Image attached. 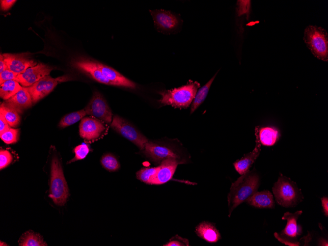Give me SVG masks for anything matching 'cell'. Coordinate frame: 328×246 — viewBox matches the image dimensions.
I'll return each mask as SVG.
<instances>
[{"mask_svg": "<svg viewBox=\"0 0 328 246\" xmlns=\"http://www.w3.org/2000/svg\"><path fill=\"white\" fill-rule=\"evenodd\" d=\"M259 185V176L254 172L249 171L232 183L227 195L229 217L236 207L257 191Z\"/></svg>", "mask_w": 328, "mask_h": 246, "instance_id": "obj_1", "label": "cell"}, {"mask_svg": "<svg viewBox=\"0 0 328 246\" xmlns=\"http://www.w3.org/2000/svg\"><path fill=\"white\" fill-rule=\"evenodd\" d=\"M200 83L189 80L186 85L159 92L162 98L159 100L164 105H170L176 108L186 109L194 98Z\"/></svg>", "mask_w": 328, "mask_h": 246, "instance_id": "obj_2", "label": "cell"}, {"mask_svg": "<svg viewBox=\"0 0 328 246\" xmlns=\"http://www.w3.org/2000/svg\"><path fill=\"white\" fill-rule=\"evenodd\" d=\"M303 40L315 57L328 62V34L325 28L317 26H307L304 31Z\"/></svg>", "mask_w": 328, "mask_h": 246, "instance_id": "obj_3", "label": "cell"}, {"mask_svg": "<svg viewBox=\"0 0 328 246\" xmlns=\"http://www.w3.org/2000/svg\"><path fill=\"white\" fill-rule=\"evenodd\" d=\"M68 196V188L60 162L55 156L51 163L49 196L55 204L62 206L65 203Z\"/></svg>", "mask_w": 328, "mask_h": 246, "instance_id": "obj_4", "label": "cell"}, {"mask_svg": "<svg viewBox=\"0 0 328 246\" xmlns=\"http://www.w3.org/2000/svg\"><path fill=\"white\" fill-rule=\"evenodd\" d=\"M278 204L285 207L297 205L301 199V193L295 183L281 175L273 188Z\"/></svg>", "mask_w": 328, "mask_h": 246, "instance_id": "obj_5", "label": "cell"}, {"mask_svg": "<svg viewBox=\"0 0 328 246\" xmlns=\"http://www.w3.org/2000/svg\"><path fill=\"white\" fill-rule=\"evenodd\" d=\"M110 127L120 135L143 150L148 139L130 123L118 115L112 118Z\"/></svg>", "mask_w": 328, "mask_h": 246, "instance_id": "obj_6", "label": "cell"}, {"mask_svg": "<svg viewBox=\"0 0 328 246\" xmlns=\"http://www.w3.org/2000/svg\"><path fill=\"white\" fill-rule=\"evenodd\" d=\"M87 115L93 117L104 123L110 124L112 120L111 110L103 95L95 91L90 101L84 108Z\"/></svg>", "mask_w": 328, "mask_h": 246, "instance_id": "obj_7", "label": "cell"}, {"mask_svg": "<svg viewBox=\"0 0 328 246\" xmlns=\"http://www.w3.org/2000/svg\"><path fill=\"white\" fill-rule=\"evenodd\" d=\"M301 213V211H298L295 213L286 212L284 214L282 219L287 220L286 227L280 235L274 234L279 241L286 245L293 246L292 242L302 232L301 226L297 222V219Z\"/></svg>", "mask_w": 328, "mask_h": 246, "instance_id": "obj_8", "label": "cell"}, {"mask_svg": "<svg viewBox=\"0 0 328 246\" xmlns=\"http://www.w3.org/2000/svg\"><path fill=\"white\" fill-rule=\"evenodd\" d=\"M142 151L147 158L157 164L168 158L181 159L179 154L171 147L154 142L148 141Z\"/></svg>", "mask_w": 328, "mask_h": 246, "instance_id": "obj_9", "label": "cell"}, {"mask_svg": "<svg viewBox=\"0 0 328 246\" xmlns=\"http://www.w3.org/2000/svg\"><path fill=\"white\" fill-rule=\"evenodd\" d=\"M60 80L59 78H53L48 75L27 87L31 96L32 104H35L50 93Z\"/></svg>", "mask_w": 328, "mask_h": 246, "instance_id": "obj_10", "label": "cell"}, {"mask_svg": "<svg viewBox=\"0 0 328 246\" xmlns=\"http://www.w3.org/2000/svg\"><path fill=\"white\" fill-rule=\"evenodd\" d=\"M53 68L41 63L28 68L24 73L19 74L16 79L20 84L28 87L33 84L42 78L49 75Z\"/></svg>", "mask_w": 328, "mask_h": 246, "instance_id": "obj_11", "label": "cell"}, {"mask_svg": "<svg viewBox=\"0 0 328 246\" xmlns=\"http://www.w3.org/2000/svg\"><path fill=\"white\" fill-rule=\"evenodd\" d=\"M3 59L7 69L20 74L28 68L35 66L37 62L27 55V54H3Z\"/></svg>", "mask_w": 328, "mask_h": 246, "instance_id": "obj_12", "label": "cell"}, {"mask_svg": "<svg viewBox=\"0 0 328 246\" xmlns=\"http://www.w3.org/2000/svg\"><path fill=\"white\" fill-rule=\"evenodd\" d=\"M103 123L92 116L82 118L79 125L81 137L88 140L98 138L106 129Z\"/></svg>", "mask_w": 328, "mask_h": 246, "instance_id": "obj_13", "label": "cell"}, {"mask_svg": "<svg viewBox=\"0 0 328 246\" xmlns=\"http://www.w3.org/2000/svg\"><path fill=\"white\" fill-rule=\"evenodd\" d=\"M72 64L77 69L96 81L105 84L113 85L110 81L103 76L97 65L96 61L85 58H80L74 60Z\"/></svg>", "mask_w": 328, "mask_h": 246, "instance_id": "obj_14", "label": "cell"}, {"mask_svg": "<svg viewBox=\"0 0 328 246\" xmlns=\"http://www.w3.org/2000/svg\"><path fill=\"white\" fill-rule=\"evenodd\" d=\"M183 163L180 160L168 158L163 161L159 166L151 185H161L171 180L179 164Z\"/></svg>", "mask_w": 328, "mask_h": 246, "instance_id": "obj_15", "label": "cell"}, {"mask_svg": "<svg viewBox=\"0 0 328 246\" xmlns=\"http://www.w3.org/2000/svg\"><path fill=\"white\" fill-rule=\"evenodd\" d=\"M155 26L159 29L170 31L175 29L179 21L175 15L170 11L162 9L150 10Z\"/></svg>", "mask_w": 328, "mask_h": 246, "instance_id": "obj_16", "label": "cell"}, {"mask_svg": "<svg viewBox=\"0 0 328 246\" xmlns=\"http://www.w3.org/2000/svg\"><path fill=\"white\" fill-rule=\"evenodd\" d=\"M258 127L259 126H257L255 129L256 145L253 150L251 152L245 154L240 160L233 164L236 170L241 175L249 171V168L259 155L261 151V143L258 137Z\"/></svg>", "mask_w": 328, "mask_h": 246, "instance_id": "obj_17", "label": "cell"}, {"mask_svg": "<svg viewBox=\"0 0 328 246\" xmlns=\"http://www.w3.org/2000/svg\"><path fill=\"white\" fill-rule=\"evenodd\" d=\"M3 102L19 113H22L24 110L31 107L32 105L31 96L27 87L24 86H22L17 93Z\"/></svg>", "mask_w": 328, "mask_h": 246, "instance_id": "obj_18", "label": "cell"}, {"mask_svg": "<svg viewBox=\"0 0 328 246\" xmlns=\"http://www.w3.org/2000/svg\"><path fill=\"white\" fill-rule=\"evenodd\" d=\"M99 70L108 80L110 81L113 85L135 88L136 83L129 80L114 69L103 63L96 61Z\"/></svg>", "mask_w": 328, "mask_h": 246, "instance_id": "obj_19", "label": "cell"}, {"mask_svg": "<svg viewBox=\"0 0 328 246\" xmlns=\"http://www.w3.org/2000/svg\"><path fill=\"white\" fill-rule=\"evenodd\" d=\"M197 235L205 241L213 243L218 242L220 239L219 232L212 223L203 221L195 228Z\"/></svg>", "mask_w": 328, "mask_h": 246, "instance_id": "obj_20", "label": "cell"}, {"mask_svg": "<svg viewBox=\"0 0 328 246\" xmlns=\"http://www.w3.org/2000/svg\"><path fill=\"white\" fill-rule=\"evenodd\" d=\"M246 201L249 205L257 208H273L274 207L273 196L267 190L256 191Z\"/></svg>", "mask_w": 328, "mask_h": 246, "instance_id": "obj_21", "label": "cell"}, {"mask_svg": "<svg viewBox=\"0 0 328 246\" xmlns=\"http://www.w3.org/2000/svg\"><path fill=\"white\" fill-rule=\"evenodd\" d=\"M259 127L258 137L261 144L265 146H272L278 141L280 134L276 128L273 127Z\"/></svg>", "mask_w": 328, "mask_h": 246, "instance_id": "obj_22", "label": "cell"}, {"mask_svg": "<svg viewBox=\"0 0 328 246\" xmlns=\"http://www.w3.org/2000/svg\"><path fill=\"white\" fill-rule=\"evenodd\" d=\"M22 87L16 80L7 81L0 84V96L4 101L8 100L17 93Z\"/></svg>", "mask_w": 328, "mask_h": 246, "instance_id": "obj_23", "label": "cell"}, {"mask_svg": "<svg viewBox=\"0 0 328 246\" xmlns=\"http://www.w3.org/2000/svg\"><path fill=\"white\" fill-rule=\"evenodd\" d=\"M0 114L4 116L10 127H16L19 125L21 120L19 113L4 102L0 105Z\"/></svg>", "mask_w": 328, "mask_h": 246, "instance_id": "obj_24", "label": "cell"}, {"mask_svg": "<svg viewBox=\"0 0 328 246\" xmlns=\"http://www.w3.org/2000/svg\"><path fill=\"white\" fill-rule=\"evenodd\" d=\"M217 74L218 72L209 82L199 88L198 91H197L191 106V113H193L205 100L208 93L210 86Z\"/></svg>", "mask_w": 328, "mask_h": 246, "instance_id": "obj_25", "label": "cell"}, {"mask_svg": "<svg viewBox=\"0 0 328 246\" xmlns=\"http://www.w3.org/2000/svg\"><path fill=\"white\" fill-rule=\"evenodd\" d=\"M19 246H47V244L39 234L28 231L25 233L21 237Z\"/></svg>", "mask_w": 328, "mask_h": 246, "instance_id": "obj_26", "label": "cell"}, {"mask_svg": "<svg viewBox=\"0 0 328 246\" xmlns=\"http://www.w3.org/2000/svg\"><path fill=\"white\" fill-rule=\"evenodd\" d=\"M86 114L84 109L69 113L63 116L58 125L59 128H65L72 125L81 120Z\"/></svg>", "mask_w": 328, "mask_h": 246, "instance_id": "obj_27", "label": "cell"}, {"mask_svg": "<svg viewBox=\"0 0 328 246\" xmlns=\"http://www.w3.org/2000/svg\"><path fill=\"white\" fill-rule=\"evenodd\" d=\"M158 169V166L141 168L136 173L137 178L147 184H151Z\"/></svg>", "mask_w": 328, "mask_h": 246, "instance_id": "obj_28", "label": "cell"}, {"mask_svg": "<svg viewBox=\"0 0 328 246\" xmlns=\"http://www.w3.org/2000/svg\"><path fill=\"white\" fill-rule=\"evenodd\" d=\"M101 163L103 167L109 171H115L120 167L117 159L110 154L103 156L101 159Z\"/></svg>", "mask_w": 328, "mask_h": 246, "instance_id": "obj_29", "label": "cell"}, {"mask_svg": "<svg viewBox=\"0 0 328 246\" xmlns=\"http://www.w3.org/2000/svg\"><path fill=\"white\" fill-rule=\"evenodd\" d=\"M19 129L10 128L9 130L0 135L1 140L6 144L16 143L19 139Z\"/></svg>", "mask_w": 328, "mask_h": 246, "instance_id": "obj_30", "label": "cell"}, {"mask_svg": "<svg viewBox=\"0 0 328 246\" xmlns=\"http://www.w3.org/2000/svg\"><path fill=\"white\" fill-rule=\"evenodd\" d=\"M75 156L68 163L82 160L86 157L89 152V146L85 143L77 146L73 150Z\"/></svg>", "mask_w": 328, "mask_h": 246, "instance_id": "obj_31", "label": "cell"}, {"mask_svg": "<svg viewBox=\"0 0 328 246\" xmlns=\"http://www.w3.org/2000/svg\"><path fill=\"white\" fill-rule=\"evenodd\" d=\"M250 0H238L237 12L238 16L245 14L248 18L250 13Z\"/></svg>", "mask_w": 328, "mask_h": 246, "instance_id": "obj_32", "label": "cell"}, {"mask_svg": "<svg viewBox=\"0 0 328 246\" xmlns=\"http://www.w3.org/2000/svg\"><path fill=\"white\" fill-rule=\"evenodd\" d=\"M12 160V156L8 150H0V169H2L8 166L11 163Z\"/></svg>", "mask_w": 328, "mask_h": 246, "instance_id": "obj_33", "label": "cell"}, {"mask_svg": "<svg viewBox=\"0 0 328 246\" xmlns=\"http://www.w3.org/2000/svg\"><path fill=\"white\" fill-rule=\"evenodd\" d=\"M164 246H188L189 241L187 239L183 238L178 235L172 238L169 242L164 245Z\"/></svg>", "mask_w": 328, "mask_h": 246, "instance_id": "obj_34", "label": "cell"}, {"mask_svg": "<svg viewBox=\"0 0 328 246\" xmlns=\"http://www.w3.org/2000/svg\"><path fill=\"white\" fill-rule=\"evenodd\" d=\"M18 75L19 74L15 73L8 69H6L0 73V84H1L7 81L16 80Z\"/></svg>", "mask_w": 328, "mask_h": 246, "instance_id": "obj_35", "label": "cell"}, {"mask_svg": "<svg viewBox=\"0 0 328 246\" xmlns=\"http://www.w3.org/2000/svg\"><path fill=\"white\" fill-rule=\"evenodd\" d=\"M10 128V126L4 116L0 114V135L9 130Z\"/></svg>", "mask_w": 328, "mask_h": 246, "instance_id": "obj_36", "label": "cell"}, {"mask_svg": "<svg viewBox=\"0 0 328 246\" xmlns=\"http://www.w3.org/2000/svg\"><path fill=\"white\" fill-rule=\"evenodd\" d=\"M16 1V0H1L0 1L1 10L3 11L9 10Z\"/></svg>", "mask_w": 328, "mask_h": 246, "instance_id": "obj_37", "label": "cell"}, {"mask_svg": "<svg viewBox=\"0 0 328 246\" xmlns=\"http://www.w3.org/2000/svg\"><path fill=\"white\" fill-rule=\"evenodd\" d=\"M322 205L324 210V214L326 217L328 215V198L327 197H323L321 198Z\"/></svg>", "mask_w": 328, "mask_h": 246, "instance_id": "obj_38", "label": "cell"}, {"mask_svg": "<svg viewBox=\"0 0 328 246\" xmlns=\"http://www.w3.org/2000/svg\"><path fill=\"white\" fill-rule=\"evenodd\" d=\"M7 69V67L3 61V56L2 54L0 55V73Z\"/></svg>", "mask_w": 328, "mask_h": 246, "instance_id": "obj_39", "label": "cell"}]
</instances>
